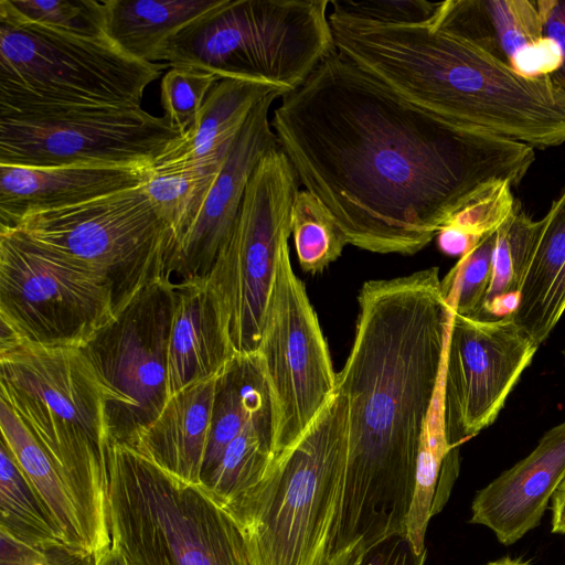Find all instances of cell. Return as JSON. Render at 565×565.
I'll return each mask as SVG.
<instances>
[{
    "label": "cell",
    "mask_w": 565,
    "mask_h": 565,
    "mask_svg": "<svg viewBox=\"0 0 565 565\" xmlns=\"http://www.w3.org/2000/svg\"><path fill=\"white\" fill-rule=\"evenodd\" d=\"M541 226V220H532L516 201L511 215L497 230L491 282L478 319L495 320L515 311Z\"/></svg>",
    "instance_id": "28"
},
{
    "label": "cell",
    "mask_w": 565,
    "mask_h": 565,
    "mask_svg": "<svg viewBox=\"0 0 565 565\" xmlns=\"http://www.w3.org/2000/svg\"><path fill=\"white\" fill-rule=\"evenodd\" d=\"M181 138L141 107L0 119V164L150 169Z\"/></svg>",
    "instance_id": "14"
},
{
    "label": "cell",
    "mask_w": 565,
    "mask_h": 565,
    "mask_svg": "<svg viewBox=\"0 0 565 565\" xmlns=\"http://www.w3.org/2000/svg\"><path fill=\"white\" fill-rule=\"evenodd\" d=\"M305 190L349 244L413 255L497 183L518 185L533 147L440 118L337 51L270 119Z\"/></svg>",
    "instance_id": "1"
},
{
    "label": "cell",
    "mask_w": 565,
    "mask_h": 565,
    "mask_svg": "<svg viewBox=\"0 0 565 565\" xmlns=\"http://www.w3.org/2000/svg\"><path fill=\"white\" fill-rule=\"evenodd\" d=\"M537 348L511 316L482 320L452 315L440 382L450 448L497 419Z\"/></svg>",
    "instance_id": "15"
},
{
    "label": "cell",
    "mask_w": 565,
    "mask_h": 565,
    "mask_svg": "<svg viewBox=\"0 0 565 565\" xmlns=\"http://www.w3.org/2000/svg\"><path fill=\"white\" fill-rule=\"evenodd\" d=\"M497 231L483 236L441 280V291L454 313L479 318L491 282Z\"/></svg>",
    "instance_id": "33"
},
{
    "label": "cell",
    "mask_w": 565,
    "mask_h": 565,
    "mask_svg": "<svg viewBox=\"0 0 565 565\" xmlns=\"http://www.w3.org/2000/svg\"><path fill=\"white\" fill-rule=\"evenodd\" d=\"M148 169L98 166L23 167L0 164V228L23 216L75 205L140 186Z\"/></svg>",
    "instance_id": "19"
},
{
    "label": "cell",
    "mask_w": 565,
    "mask_h": 565,
    "mask_svg": "<svg viewBox=\"0 0 565 565\" xmlns=\"http://www.w3.org/2000/svg\"><path fill=\"white\" fill-rule=\"evenodd\" d=\"M8 230L106 280L116 316L148 286L167 278L175 245L142 184L30 213Z\"/></svg>",
    "instance_id": "9"
},
{
    "label": "cell",
    "mask_w": 565,
    "mask_h": 565,
    "mask_svg": "<svg viewBox=\"0 0 565 565\" xmlns=\"http://www.w3.org/2000/svg\"><path fill=\"white\" fill-rule=\"evenodd\" d=\"M564 356H565V351H564Z\"/></svg>",
    "instance_id": "44"
},
{
    "label": "cell",
    "mask_w": 565,
    "mask_h": 565,
    "mask_svg": "<svg viewBox=\"0 0 565 565\" xmlns=\"http://www.w3.org/2000/svg\"><path fill=\"white\" fill-rule=\"evenodd\" d=\"M0 397L45 451L96 554L111 543L108 487L113 438L97 376L81 348L0 349Z\"/></svg>",
    "instance_id": "4"
},
{
    "label": "cell",
    "mask_w": 565,
    "mask_h": 565,
    "mask_svg": "<svg viewBox=\"0 0 565 565\" xmlns=\"http://www.w3.org/2000/svg\"><path fill=\"white\" fill-rule=\"evenodd\" d=\"M329 0H223L164 45L161 61L270 85L301 86L335 52Z\"/></svg>",
    "instance_id": "7"
},
{
    "label": "cell",
    "mask_w": 565,
    "mask_h": 565,
    "mask_svg": "<svg viewBox=\"0 0 565 565\" xmlns=\"http://www.w3.org/2000/svg\"><path fill=\"white\" fill-rule=\"evenodd\" d=\"M544 35L559 49L562 63L550 75L553 84L565 93V0H537Z\"/></svg>",
    "instance_id": "39"
},
{
    "label": "cell",
    "mask_w": 565,
    "mask_h": 565,
    "mask_svg": "<svg viewBox=\"0 0 565 565\" xmlns=\"http://www.w3.org/2000/svg\"><path fill=\"white\" fill-rule=\"evenodd\" d=\"M0 565H96V555L64 541L31 545L0 532Z\"/></svg>",
    "instance_id": "37"
},
{
    "label": "cell",
    "mask_w": 565,
    "mask_h": 565,
    "mask_svg": "<svg viewBox=\"0 0 565 565\" xmlns=\"http://www.w3.org/2000/svg\"><path fill=\"white\" fill-rule=\"evenodd\" d=\"M438 247L447 255L460 257L472 249L480 241H476L459 230L445 225L437 234Z\"/></svg>",
    "instance_id": "40"
},
{
    "label": "cell",
    "mask_w": 565,
    "mask_h": 565,
    "mask_svg": "<svg viewBox=\"0 0 565 565\" xmlns=\"http://www.w3.org/2000/svg\"><path fill=\"white\" fill-rule=\"evenodd\" d=\"M111 541L138 565H255L245 534L201 486L113 441Z\"/></svg>",
    "instance_id": "8"
},
{
    "label": "cell",
    "mask_w": 565,
    "mask_h": 565,
    "mask_svg": "<svg viewBox=\"0 0 565 565\" xmlns=\"http://www.w3.org/2000/svg\"><path fill=\"white\" fill-rule=\"evenodd\" d=\"M427 24L477 44L523 76L551 75L562 63L558 46L544 35L537 1L446 0Z\"/></svg>",
    "instance_id": "17"
},
{
    "label": "cell",
    "mask_w": 565,
    "mask_h": 565,
    "mask_svg": "<svg viewBox=\"0 0 565 565\" xmlns=\"http://www.w3.org/2000/svg\"><path fill=\"white\" fill-rule=\"evenodd\" d=\"M274 92L280 90L260 83L220 79L206 96L193 126L154 167L223 162L254 107Z\"/></svg>",
    "instance_id": "22"
},
{
    "label": "cell",
    "mask_w": 565,
    "mask_h": 565,
    "mask_svg": "<svg viewBox=\"0 0 565 565\" xmlns=\"http://www.w3.org/2000/svg\"><path fill=\"white\" fill-rule=\"evenodd\" d=\"M291 234L299 264L311 274L322 271L349 244L330 211L307 190H299L295 196Z\"/></svg>",
    "instance_id": "31"
},
{
    "label": "cell",
    "mask_w": 565,
    "mask_h": 565,
    "mask_svg": "<svg viewBox=\"0 0 565 565\" xmlns=\"http://www.w3.org/2000/svg\"><path fill=\"white\" fill-rule=\"evenodd\" d=\"M406 534H394L370 545H352L332 554L326 565H424Z\"/></svg>",
    "instance_id": "38"
},
{
    "label": "cell",
    "mask_w": 565,
    "mask_h": 565,
    "mask_svg": "<svg viewBox=\"0 0 565 565\" xmlns=\"http://www.w3.org/2000/svg\"><path fill=\"white\" fill-rule=\"evenodd\" d=\"M216 377L171 395L159 415L126 446L179 479L201 484Z\"/></svg>",
    "instance_id": "21"
},
{
    "label": "cell",
    "mask_w": 565,
    "mask_h": 565,
    "mask_svg": "<svg viewBox=\"0 0 565 565\" xmlns=\"http://www.w3.org/2000/svg\"><path fill=\"white\" fill-rule=\"evenodd\" d=\"M541 222L518 307L510 315L537 347L565 311V188Z\"/></svg>",
    "instance_id": "23"
},
{
    "label": "cell",
    "mask_w": 565,
    "mask_h": 565,
    "mask_svg": "<svg viewBox=\"0 0 565 565\" xmlns=\"http://www.w3.org/2000/svg\"><path fill=\"white\" fill-rule=\"evenodd\" d=\"M278 97H282L280 92L263 98L233 140L196 218L174 246L167 270L171 282L201 280L210 274L231 234L255 168L270 149L279 146L269 119L270 107Z\"/></svg>",
    "instance_id": "16"
},
{
    "label": "cell",
    "mask_w": 565,
    "mask_h": 565,
    "mask_svg": "<svg viewBox=\"0 0 565 565\" xmlns=\"http://www.w3.org/2000/svg\"><path fill=\"white\" fill-rule=\"evenodd\" d=\"M0 428L1 440L47 507L62 540L68 545L92 552L82 520L45 451L2 397Z\"/></svg>",
    "instance_id": "26"
},
{
    "label": "cell",
    "mask_w": 565,
    "mask_h": 565,
    "mask_svg": "<svg viewBox=\"0 0 565 565\" xmlns=\"http://www.w3.org/2000/svg\"><path fill=\"white\" fill-rule=\"evenodd\" d=\"M116 318L106 280L0 228V349L82 348Z\"/></svg>",
    "instance_id": "11"
},
{
    "label": "cell",
    "mask_w": 565,
    "mask_h": 565,
    "mask_svg": "<svg viewBox=\"0 0 565 565\" xmlns=\"http://www.w3.org/2000/svg\"><path fill=\"white\" fill-rule=\"evenodd\" d=\"M487 565H529V561H523L521 557L512 558L504 556L498 561L490 562Z\"/></svg>",
    "instance_id": "43"
},
{
    "label": "cell",
    "mask_w": 565,
    "mask_h": 565,
    "mask_svg": "<svg viewBox=\"0 0 565 565\" xmlns=\"http://www.w3.org/2000/svg\"><path fill=\"white\" fill-rule=\"evenodd\" d=\"M223 162L152 167L142 188L175 244L196 218ZM175 246V245H174Z\"/></svg>",
    "instance_id": "29"
},
{
    "label": "cell",
    "mask_w": 565,
    "mask_h": 565,
    "mask_svg": "<svg viewBox=\"0 0 565 565\" xmlns=\"http://www.w3.org/2000/svg\"><path fill=\"white\" fill-rule=\"evenodd\" d=\"M299 185L282 149H270L255 168L231 234L205 278L236 354L258 350Z\"/></svg>",
    "instance_id": "10"
},
{
    "label": "cell",
    "mask_w": 565,
    "mask_h": 565,
    "mask_svg": "<svg viewBox=\"0 0 565 565\" xmlns=\"http://www.w3.org/2000/svg\"><path fill=\"white\" fill-rule=\"evenodd\" d=\"M515 203L512 184L509 181H503L494 184L462 207L446 225L480 241L504 223L513 212Z\"/></svg>",
    "instance_id": "35"
},
{
    "label": "cell",
    "mask_w": 565,
    "mask_h": 565,
    "mask_svg": "<svg viewBox=\"0 0 565 565\" xmlns=\"http://www.w3.org/2000/svg\"><path fill=\"white\" fill-rule=\"evenodd\" d=\"M335 51L412 104L448 121L547 148L565 142V93L429 24H385L330 11Z\"/></svg>",
    "instance_id": "3"
},
{
    "label": "cell",
    "mask_w": 565,
    "mask_h": 565,
    "mask_svg": "<svg viewBox=\"0 0 565 565\" xmlns=\"http://www.w3.org/2000/svg\"><path fill=\"white\" fill-rule=\"evenodd\" d=\"M440 2L425 0H331L332 11L345 17L385 24H426Z\"/></svg>",
    "instance_id": "36"
},
{
    "label": "cell",
    "mask_w": 565,
    "mask_h": 565,
    "mask_svg": "<svg viewBox=\"0 0 565 565\" xmlns=\"http://www.w3.org/2000/svg\"><path fill=\"white\" fill-rule=\"evenodd\" d=\"M0 7L22 20L61 32L107 38L105 0H0Z\"/></svg>",
    "instance_id": "32"
},
{
    "label": "cell",
    "mask_w": 565,
    "mask_h": 565,
    "mask_svg": "<svg viewBox=\"0 0 565 565\" xmlns=\"http://www.w3.org/2000/svg\"><path fill=\"white\" fill-rule=\"evenodd\" d=\"M564 481L565 420L547 430L529 456L477 492L470 522L511 545L541 523Z\"/></svg>",
    "instance_id": "18"
},
{
    "label": "cell",
    "mask_w": 565,
    "mask_h": 565,
    "mask_svg": "<svg viewBox=\"0 0 565 565\" xmlns=\"http://www.w3.org/2000/svg\"><path fill=\"white\" fill-rule=\"evenodd\" d=\"M0 532L31 545L63 541L47 507L2 440Z\"/></svg>",
    "instance_id": "30"
},
{
    "label": "cell",
    "mask_w": 565,
    "mask_h": 565,
    "mask_svg": "<svg viewBox=\"0 0 565 565\" xmlns=\"http://www.w3.org/2000/svg\"><path fill=\"white\" fill-rule=\"evenodd\" d=\"M273 405L254 415L225 449L218 466L201 486L222 507L255 488L274 461Z\"/></svg>",
    "instance_id": "27"
},
{
    "label": "cell",
    "mask_w": 565,
    "mask_h": 565,
    "mask_svg": "<svg viewBox=\"0 0 565 565\" xmlns=\"http://www.w3.org/2000/svg\"><path fill=\"white\" fill-rule=\"evenodd\" d=\"M223 0H105L106 35L129 56L161 61L166 43Z\"/></svg>",
    "instance_id": "24"
},
{
    "label": "cell",
    "mask_w": 565,
    "mask_h": 565,
    "mask_svg": "<svg viewBox=\"0 0 565 565\" xmlns=\"http://www.w3.org/2000/svg\"><path fill=\"white\" fill-rule=\"evenodd\" d=\"M270 404L259 353L235 354L216 377L201 483L218 466L225 449L247 422Z\"/></svg>",
    "instance_id": "25"
},
{
    "label": "cell",
    "mask_w": 565,
    "mask_h": 565,
    "mask_svg": "<svg viewBox=\"0 0 565 565\" xmlns=\"http://www.w3.org/2000/svg\"><path fill=\"white\" fill-rule=\"evenodd\" d=\"M358 300L353 345L337 373L347 401L348 456L330 556L406 534L454 315L437 267L369 280Z\"/></svg>",
    "instance_id": "2"
},
{
    "label": "cell",
    "mask_w": 565,
    "mask_h": 565,
    "mask_svg": "<svg viewBox=\"0 0 565 565\" xmlns=\"http://www.w3.org/2000/svg\"><path fill=\"white\" fill-rule=\"evenodd\" d=\"M220 78L188 67H172L161 81V105L172 128L183 136L195 122L203 103Z\"/></svg>",
    "instance_id": "34"
},
{
    "label": "cell",
    "mask_w": 565,
    "mask_h": 565,
    "mask_svg": "<svg viewBox=\"0 0 565 565\" xmlns=\"http://www.w3.org/2000/svg\"><path fill=\"white\" fill-rule=\"evenodd\" d=\"M347 401L340 391L250 491L228 504L255 565H326L342 500Z\"/></svg>",
    "instance_id": "5"
},
{
    "label": "cell",
    "mask_w": 565,
    "mask_h": 565,
    "mask_svg": "<svg viewBox=\"0 0 565 565\" xmlns=\"http://www.w3.org/2000/svg\"><path fill=\"white\" fill-rule=\"evenodd\" d=\"M164 64L136 60L108 38H85L0 7V119L140 108Z\"/></svg>",
    "instance_id": "6"
},
{
    "label": "cell",
    "mask_w": 565,
    "mask_h": 565,
    "mask_svg": "<svg viewBox=\"0 0 565 565\" xmlns=\"http://www.w3.org/2000/svg\"><path fill=\"white\" fill-rule=\"evenodd\" d=\"M552 532L565 535V481L552 499Z\"/></svg>",
    "instance_id": "42"
},
{
    "label": "cell",
    "mask_w": 565,
    "mask_h": 565,
    "mask_svg": "<svg viewBox=\"0 0 565 565\" xmlns=\"http://www.w3.org/2000/svg\"><path fill=\"white\" fill-rule=\"evenodd\" d=\"M235 354L205 279L174 284L167 361L168 397L191 383L217 375Z\"/></svg>",
    "instance_id": "20"
},
{
    "label": "cell",
    "mask_w": 565,
    "mask_h": 565,
    "mask_svg": "<svg viewBox=\"0 0 565 565\" xmlns=\"http://www.w3.org/2000/svg\"><path fill=\"white\" fill-rule=\"evenodd\" d=\"M259 353L274 417V460L307 430L337 391V373L286 243L265 315Z\"/></svg>",
    "instance_id": "12"
},
{
    "label": "cell",
    "mask_w": 565,
    "mask_h": 565,
    "mask_svg": "<svg viewBox=\"0 0 565 565\" xmlns=\"http://www.w3.org/2000/svg\"><path fill=\"white\" fill-rule=\"evenodd\" d=\"M174 284L148 286L81 350L106 404L113 441L129 445L168 401L167 361Z\"/></svg>",
    "instance_id": "13"
},
{
    "label": "cell",
    "mask_w": 565,
    "mask_h": 565,
    "mask_svg": "<svg viewBox=\"0 0 565 565\" xmlns=\"http://www.w3.org/2000/svg\"><path fill=\"white\" fill-rule=\"evenodd\" d=\"M95 555L96 565H138L120 545L113 541Z\"/></svg>",
    "instance_id": "41"
}]
</instances>
